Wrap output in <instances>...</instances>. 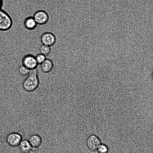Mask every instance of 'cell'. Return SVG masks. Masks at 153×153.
Segmentation results:
<instances>
[{
	"mask_svg": "<svg viewBox=\"0 0 153 153\" xmlns=\"http://www.w3.org/2000/svg\"></svg>",
	"mask_w": 153,
	"mask_h": 153,
	"instance_id": "18",
	"label": "cell"
},
{
	"mask_svg": "<svg viewBox=\"0 0 153 153\" xmlns=\"http://www.w3.org/2000/svg\"><path fill=\"white\" fill-rule=\"evenodd\" d=\"M30 70L22 65L18 68L19 73L22 76H26L29 74Z\"/></svg>",
	"mask_w": 153,
	"mask_h": 153,
	"instance_id": "13",
	"label": "cell"
},
{
	"mask_svg": "<svg viewBox=\"0 0 153 153\" xmlns=\"http://www.w3.org/2000/svg\"><path fill=\"white\" fill-rule=\"evenodd\" d=\"M29 141L32 147L38 148L42 143L41 137L36 134L31 135L29 138Z\"/></svg>",
	"mask_w": 153,
	"mask_h": 153,
	"instance_id": "8",
	"label": "cell"
},
{
	"mask_svg": "<svg viewBox=\"0 0 153 153\" xmlns=\"http://www.w3.org/2000/svg\"><path fill=\"white\" fill-rule=\"evenodd\" d=\"M39 151L38 148L32 147L30 152V153H37Z\"/></svg>",
	"mask_w": 153,
	"mask_h": 153,
	"instance_id": "16",
	"label": "cell"
},
{
	"mask_svg": "<svg viewBox=\"0 0 153 153\" xmlns=\"http://www.w3.org/2000/svg\"><path fill=\"white\" fill-rule=\"evenodd\" d=\"M22 140L21 135L16 132L10 133L7 135L6 138L7 143L9 146L13 147L19 146Z\"/></svg>",
	"mask_w": 153,
	"mask_h": 153,
	"instance_id": "3",
	"label": "cell"
},
{
	"mask_svg": "<svg viewBox=\"0 0 153 153\" xmlns=\"http://www.w3.org/2000/svg\"><path fill=\"white\" fill-rule=\"evenodd\" d=\"M99 153H107L108 149L107 146L104 144H100L97 149Z\"/></svg>",
	"mask_w": 153,
	"mask_h": 153,
	"instance_id": "14",
	"label": "cell"
},
{
	"mask_svg": "<svg viewBox=\"0 0 153 153\" xmlns=\"http://www.w3.org/2000/svg\"><path fill=\"white\" fill-rule=\"evenodd\" d=\"M101 143L100 138L94 134L89 136L86 140L87 146L90 150L93 151L97 150Z\"/></svg>",
	"mask_w": 153,
	"mask_h": 153,
	"instance_id": "6",
	"label": "cell"
},
{
	"mask_svg": "<svg viewBox=\"0 0 153 153\" xmlns=\"http://www.w3.org/2000/svg\"><path fill=\"white\" fill-rule=\"evenodd\" d=\"M13 24L10 16L2 9H0V30L6 31L10 30Z\"/></svg>",
	"mask_w": 153,
	"mask_h": 153,
	"instance_id": "2",
	"label": "cell"
},
{
	"mask_svg": "<svg viewBox=\"0 0 153 153\" xmlns=\"http://www.w3.org/2000/svg\"><path fill=\"white\" fill-rule=\"evenodd\" d=\"M36 61L38 64H41L46 59V56L40 53L35 56Z\"/></svg>",
	"mask_w": 153,
	"mask_h": 153,
	"instance_id": "15",
	"label": "cell"
},
{
	"mask_svg": "<svg viewBox=\"0 0 153 153\" xmlns=\"http://www.w3.org/2000/svg\"><path fill=\"white\" fill-rule=\"evenodd\" d=\"M42 71L45 73L51 71L53 67V64L51 60L49 59H46L41 64Z\"/></svg>",
	"mask_w": 153,
	"mask_h": 153,
	"instance_id": "11",
	"label": "cell"
},
{
	"mask_svg": "<svg viewBox=\"0 0 153 153\" xmlns=\"http://www.w3.org/2000/svg\"><path fill=\"white\" fill-rule=\"evenodd\" d=\"M22 65L30 70L36 68L37 63L35 57L31 54H27L22 59Z\"/></svg>",
	"mask_w": 153,
	"mask_h": 153,
	"instance_id": "4",
	"label": "cell"
},
{
	"mask_svg": "<svg viewBox=\"0 0 153 153\" xmlns=\"http://www.w3.org/2000/svg\"><path fill=\"white\" fill-rule=\"evenodd\" d=\"M28 76L24 80L22 87L24 90L31 92L35 90L38 87L39 81L37 74L29 72Z\"/></svg>",
	"mask_w": 153,
	"mask_h": 153,
	"instance_id": "1",
	"label": "cell"
},
{
	"mask_svg": "<svg viewBox=\"0 0 153 153\" xmlns=\"http://www.w3.org/2000/svg\"><path fill=\"white\" fill-rule=\"evenodd\" d=\"M41 41L42 44L51 47L55 43L56 39L55 35L53 33L46 32L41 36Z\"/></svg>",
	"mask_w": 153,
	"mask_h": 153,
	"instance_id": "7",
	"label": "cell"
},
{
	"mask_svg": "<svg viewBox=\"0 0 153 153\" xmlns=\"http://www.w3.org/2000/svg\"><path fill=\"white\" fill-rule=\"evenodd\" d=\"M33 17L37 24L39 25L46 24L49 19L47 13L43 10H39L36 12Z\"/></svg>",
	"mask_w": 153,
	"mask_h": 153,
	"instance_id": "5",
	"label": "cell"
},
{
	"mask_svg": "<svg viewBox=\"0 0 153 153\" xmlns=\"http://www.w3.org/2000/svg\"><path fill=\"white\" fill-rule=\"evenodd\" d=\"M3 6V1L2 0H0V9H1Z\"/></svg>",
	"mask_w": 153,
	"mask_h": 153,
	"instance_id": "17",
	"label": "cell"
},
{
	"mask_svg": "<svg viewBox=\"0 0 153 153\" xmlns=\"http://www.w3.org/2000/svg\"><path fill=\"white\" fill-rule=\"evenodd\" d=\"M40 51L41 53L44 55H48L50 54L51 52V47L42 44L40 47Z\"/></svg>",
	"mask_w": 153,
	"mask_h": 153,
	"instance_id": "12",
	"label": "cell"
},
{
	"mask_svg": "<svg viewBox=\"0 0 153 153\" xmlns=\"http://www.w3.org/2000/svg\"><path fill=\"white\" fill-rule=\"evenodd\" d=\"M19 146L23 153H30L32 147L29 140H22Z\"/></svg>",
	"mask_w": 153,
	"mask_h": 153,
	"instance_id": "9",
	"label": "cell"
},
{
	"mask_svg": "<svg viewBox=\"0 0 153 153\" xmlns=\"http://www.w3.org/2000/svg\"><path fill=\"white\" fill-rule=\"evenodd\" d=\"M24 25L27 29L32 30L36 26L37 24L33 17H28L25 19L24 21Z\"/></svg>",
	"mask_w": 153,
	"mask_h": 153,
	"instance_id": "10",
	"label": "cell"
}]
</instances>
